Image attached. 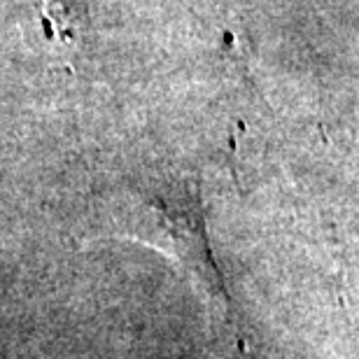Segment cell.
Returning <instances> with one entry per match:
<instances>
[{
  "label": "cell",
  "instance_id": "6da1fadb",
  "mask_svg": "<svg viewBox=\"0 0 359 359\" xmlns=\"http://www.w3.org/2000/svg\"><path fill=\"white\" fill-rule=\"evenodd\" d=\"M105 233L135 238L161 250L182 266L187 280L203 301L208 318L224 325L231 322V299L208 245L196 189L177 182L163 184V189H126L107 212Z\"/></svg>",
  "mask_w": 359,
  "mask_h": 359
}]
</instances>
